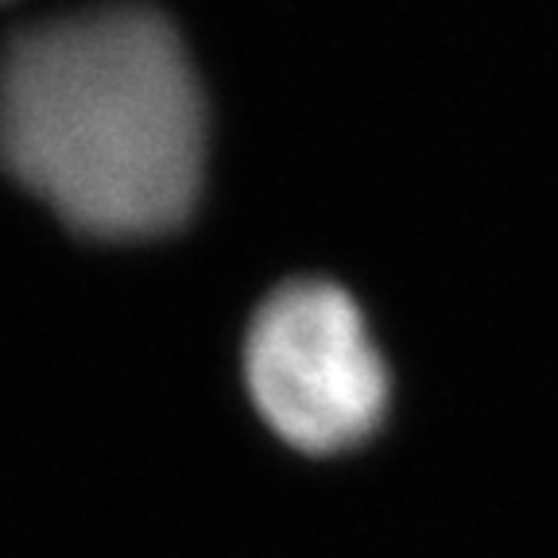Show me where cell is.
<instances>
[{
  "label": "cell",
  "instance_id": "cell-1",
  "mask_svg": "<svg viewBox=\"0 0 558 558\" xmlns=\"http://www.w3.org/2000/svg\"><path fill=\"white\" fill-rule=\"evenodd\" d=\"M0 163L89 236L183 226L206 171V101L171 20L105 4L16 35L0 54Z\"/></svg>",
  "mask_w": 558,
  "mask_h": 558
},
{
  "label": "cell",
  "instance_id": "cell-2",
  "mask_svg": "<svg viewBox=\"0 0 558 558\" xmlns=\"http://www.w3.org/2000/svg\"><path fill=\"white\" fill-rule=\"evenodd\" d=\"M244 384L271 435L314 458L365 446L392 400L365 314L326 279L264 299L244 338Z\"/></svg>",
  "mask_w": 558,
  "mask_h": 558
}]
</instances>
